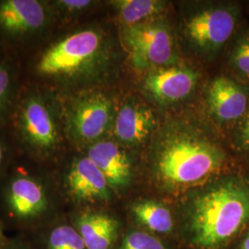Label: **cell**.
<instances>
[{"label": "cell", "instance_id": "6da1fadb", "mask_svg": "<svg viewBox=\"0 0 249 249\" xmlns=\"http://www.w3.org/2000/svg\"><path fill=\"white\" fill-rule=\"evenodd\" d=\"M193 242L198 248L215 249L249 222V187L229 179L196 197L191 209Z\"/></svg>", "mask_w": 249, "mask_h": 249}, {"label": "cell", "instance_id": "7a4b0ae2", "mask_svg": "<svg viewBox=\"0 0 249 249\" xmlns=\"http://www.w3.org/2000/svg\"><path fill=\"white\" fill-rule=\"evenodd\" d=\"M109 58L110 49L104 33L87 28L48 45L37 58L36 71L51 82L75 83L98 76Z\"/></svg>", "mask_w": 249, "mask_h": 249}, {"label": "cell", "instance_id": "3957f363", "mask_svg": "<svg viewBox=\"0 0 249 249\" xmlns=\"http://www.w3.org/2000/svg\"><path fill=\"white\" fill-rule=\"evenodd\" d=\"M223 151L191 133H177L160 143L156 167L160 179L174 187L195 185L221 168Z\"/></svg>", "mask_w": 249, "mask_h": 249}, {"label": "cell", "instance_id": "277c9868", "mask_svg": "<svg viewBox=\"0 0 249 249\" xmlns=\"http://www.w3.org/2000/svg\"><path fill=\"white\" fill-rule=\"evenodd\" d=\"M123 38L134 66L153 70L171 67L177 59L174 38L160 21H146L124 27Z\"/></svg>", "mask_w": 249, "mask_h": 249}, {"label": "cell", "instance_id": "5b68a950", "mask_svg": "<svg viewBox=\"0 0 249 249\" xmlns=\"http://www.w3.org/2000/svg\"><path fill=\"white\" fill-rule=\"evenodd\" d=\"M112 100L103 92H89L75 99L66 113L70 136L78 142L94 143L114 123Z\"/></svg>", "mask_w": 249, "mask_h": 249}, {"label": "cell", "instance_id": "8992f818", "mask_svg": "<svg viewBox=\"0 0 249 249\" xmlns=\"http://www.w3.org/2000/svg\"><path fill=\"white\" fill-rule=\"evenodd\" d=\"M18 126L23 142L39 157L53 154L59 144V132L49 105L38 95H31L19 107Z\"/></svg>", "mask_w": 249, "mask_h": 249}, {"label": "cell", "instance_id": "52a82bcc", "mask_svg": "<svg viewBox=\"0 0 249 249\" xmlns=\"http://www.w3.org/2000/svg\"><path fill=\"white\" fill-rule=\"evenodd\" d=\"M236 23L234 11L226 7L201 10L188 18L186 32L189 40L201 51L213 53L231 37Z\"/></svg>", "mask_w": 249, "mask_h": 249}, {"label": "cell", "instance_id": "ba28073f", "mask_svg": "<svg viewBox=\"0 0 249 249\" xmlns=\"http://www.w3.org/2000/svg\"><path fill=\"white\" fill-rule=\"evenodd\" d=\"M197 73L187 67L171 66L149 72L144 89L161 105L177 103L187 97L195 89Z\"/></svg>", "mask_w": 249, "mask_h": 249}, {"label": "cell", "instance_id": "9c48e42d", "mask_svg": "<svg viewBox=\"0 0 249 249\" xmlns=\"http://www.w3.org/2000/svg\"><path fill=\"white\" fill-rule=\"evenodd\" d=\"M48 11L37 0H5L0 2V30L10 36L34 34L45 27Z\"/></svg>", "mask_w": 249, "mask_h": 249}, {"label": "cell", "instance_id": "30bf717a", "mask_svg": "<svg viewBox=\"0 0 249 249\" xmlns=\"http://www.w3.org/2000/svg\"><path fill=\"white\" fill-rule=\"evenodd\" d=\"M66 185L71 196L78 201H106L111 196L107 178L87 156L72 162L67 173Z\"/></svg>", "mask_w": 249, "mask_h": 249}, {"label": "cell", "instance_id": "8fae6325", "mask_svg": "<svg viewBox=\"0 0 249 249\" xmlns=\"http://www.w3.org/2000/svg\"><path fill=\"white\" fill-rule=\"evenodd\" d=\"M7 203L11 214L24 222L42 217L49 207L45 187L35 178L26 176L11 180L7 191Z\"/></svg>", "mask_w": 249, "mask_h": 249}, {"label": "cell", "instance_id": "7c38bea8", "mask_svg": "<svg viewBox=\"0 0 249 249\" xmlns=\"http://www.w3.org/2000/svg\"><path fill=\"white\" fill-rule=\"evenodd\" d=\"M207 101L211 112L223 122L233 121L243 116L248 107L245 90L231 79L217 77L209 85Z\"/></svg>", "mask_w": 249, "mask_h": 249}, {"label": "cell", "instance_id": "4fadbf2b", "mask_svg": "<svg viewBox=\"0 0 249 249\" xmlns=\"http://www.w3.org/2000/svg\"><path fill=\"white\" fill-rule=\"evenodd\" d=\"M104 174L111 188L124 187L131 178V165L125 153L111 141L89 145L86 155Z\"/></svg>", "mask_w": 249, "mask_h": 249}, {"label": "cell", "instance_id": "5bb4252c", "mask_svg": "<svg viewBox=\"0 0 249 249\" xmlns=\"http://www.w3.org/2000/svg\"><path fill=\"white\" fill-rule=\"evenodd\" d=\"M113 124L116 140L134 146L147 140L153 130L155 119L152 112L145 106L126 103L117 112Z\"/></svg>", "mask_w": 249, "mask_h": 249}, {"label": "cell", "instance_id": "9a60e30c", "mask_svg": "<svg viewBox=\"0 0 249 249\" xmlns=\"http://www.w3.org/2000/svg\"><path fill=\"white\" fill-rule=\"evenodd\" d=\"M116 219L103 213H85L76 219L75 228L80 232L86 249H110L118 232Z\"/></svg>", "mask_w": 249, "mask_h": 249}, {"label": "cell", "instance_id": "2e32d148", "mask_svg": "<svg viewBox=\"0 0 249 249\" xmlns=\"http://www.w3.org/2000/svg\"><path fill=\"white\" fill-rule=\"evenodd\" d=\"M124 27L137 25L160 13L164 3L155 0H118L113 1Z\"/></svg>", "mask_w": 249, "mask_h": 249}, {"label": "cell", "instance_id": "e0dca14e", "mask_svg": "<svg viewBox=\"0 0 249 249\" xmlns=\"http://www.w3.org/2000/svg\"><path fill=\"white\" fill-rule=\"evenodd\" d=\"M132 212L137 220L151 231L165 233L173 229L174 222L169 210L154 201H140L134 205Z\"/></svg>", "mask_w": 249, "mask_h": 249}, {"label": "cell", "instance_id": "ac0fdd59", "mask_svg": "<svg viewBox=\"0 0 249 249\" xmlns=\"http://www.w3.org/2000/svg\"><path fill=\"white\" fill-rule=\"evenodd\" d=\"M46 249H86L78 230L69 224L52 227L45 237Z\"/></svg>", "mask_w": 249, "mask_h": 249}, {"label": "cell", "instance_id": "d6986e66", "mask_svg": "<svg viewBox=\"0 0 249 249\" xmlns=\"http://www.w3.org/2000/svg\"><path fill=\"white\" fill-rule=\"evenodd\" d=\"M119 249H166L160 241L144 231H133L125 236Z\"/></svg>", "mask_w": 249, "mask_h": 249}, {"label": "cell", "instance_id": "ffe728a7", "mask_svg": "<svg viewBox=\"0 0 249 249\" xmlns=\"http://www.w3.org/2000/svg\"><path fill=\"white\" fill-rule=\"evenodd\" d=\"M232 63L239 71L249 77V36L244 37L235 46Z\"/></svg>", "mask_w": 249, "mask_h": 249}, {"label": "cell", "instance_id": "44dd1931", "mask_svg": "<svg viewBox=\"0 0 249 249\" xmlns=\"http://www.w3.org/2000/svg\"><path fill=\"white\" fill-rule=\"evenodd\" d=\"M11 74L5 64H0V116L6 110L11 91Z\"/></svg>", "mask_w": 249, "mask_h": 249}, {"label": "cell", "instance_id": "7402d4cb", "mask_svg": "<svg viewBox=\"0 0 249 249\" xmlns=\"http://www.w3.org/2000/svg\"><path fill=\"white\" fill-rule=\"evenodd\" d=\"M92 4L89 0H61L56 2V6L68 13H74L88 9Z\"/></svg>", "mask_w": 249, "mask_h": 249}, {"label": "cell", "instance_id": "603a6c76", "mask_svg": "<svg viewBox=\"0 0 249 249\" xmlns=\"http://www.w3.org/2000/svg\"><path fill=\"white\" fill-rule=\"evenodd\" d=\"M241 142L242 145L249 149V115L245 123L242 125V128H241V134H240Z\"/></svg>", "mask_w": 249, "mask_h": 249}, {"label": "cell", "instance_id": "cb8c5ba5", "mask_svg": "<svg viewBox=\"0 0 249 249\" xmlns=\"http://www.w3.org/2000/svg\"><path fill=\"white\" fill-rule=\"evenodd\" d=\"M241 249H249V234L243 241L241 245Z\"/></svg>", "mask_w": 249, "mask_h": 249}, {"label": "cell", "instance_id": "d4e9b609", "mask_svg": "<svg viewBox=\"0 0 249 249\" xmlns=\"http://www.w3.org/2000/svg\"><path fill=\"white\" fill-rule=\"evenodd\" d=\"M3 160H4V149H3L2 144L0 143V167L3 163Z\"/></svg>", "mask_w": 249, "mask_h": 249}, {"label": "cell", "instance_id": "484cf974", "mask_svg": "<svg viewBox=\"0 0 249 249\" xmlns=\"http://www.w3.org/2000/svg\"><path fill=\"white\" fill-rule=\"evenodd\" d=\"M1 231H2V224L0 223V235H1Z\"/></svg>", "mask_w": 249, "mask_h": 249}, {"label": "cell", "instance_id": "4316f807", "mask_svg": "<svg viewBox=\"0 0 249 249\" xmlns=\"http://www.w3.org/2000/svg\"><path fill=\"white\" fill-rule=\"evenodd\" d=\"M18 249V248H9V249H7V248H6V249Z\"/></svg>", "mask_w": 249, "mask_h": 249}]
</instances>
